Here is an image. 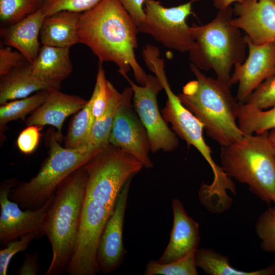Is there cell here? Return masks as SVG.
I'll list each match as a JSON object with an SVG mask.
<instances>
[{"label": "cell", "instance_id": "1", "mask_svg": "<svg viewBox=\"0 0 275 275\" xmlns=\"http://www.w3.org/2000/svg\"><path fill=\"white\" fill-rule=\"evenodd\" d=\"M84 167L86 189L76 247L66 272L69 275L100 272L96 251L102 230L123 186L144 167L134 156L109 143Z\"/></svg>", "mask_w": 275, "mask_h": 275}, {"label": "cell", "instance_id": "2", "mask_svg": "<svg viewBox=\"0 0 275 275\" xmlns=\"http://www.w3.org/2000/svg\"><path fill=\"white\" fill-rule=\"evenodd\" d=\"M137 25L119 0H100L80 13L79 42L87 46L99 63H114L124 78L132 70L140 85L146 84L147 74L137 61Z\"/></svg>", "mask_w": 275, "mask_h": 275}, {"label": "cell", "instance_id": "3", "mask_svg": "<svg viewBox=\"0 0 275 275\" xmlns=\"http://www.w3.org/2000/svg\"><path fill=\"white\" fill-rule=\"evenodd\" d=\"M84 165L60 183L45 214L41 232L50 244L52 257L44 275L67 272L74 254L86 189Z\"/></svg>", "mask_w": 275, "mask_h": 275}, {"label": "cell", "instance_id": "4", "mask_svg": "<svg viewBox=\"0 0 275 275\" xmlns=\"http://www.w3.org/2000/svg\"><path fill=\"white\" fill-rule=\"evenodd\" d=\"M190 69L196 79L187 82L178 97L182 104L204 125L206 134L221 147L244 136L237 120L239 103L231 86L206 76L195 65Z\"/></svg>", "mask_w": 275, "mask_h": 275}, {"label": "cell", "instance_id": "5", "mask_svg": "<svg viewBox=\"0 0 275 275\" xmlns=\"http://www.w3.org/2000/svg\"><path fill=\"white\" fill-rule=\"evenodd\" d=\"M233 14L230 6L218 10L207 24L191 26L195 44L188 52L198 69L213 70L217 79L230 86L232 68L245 61L247 48L245 36L232 23Z\"/></svg>", "mask_w": 275, "mask_h": 275}, {"label": "cell", "instance_id": "6", "mask_svg": "<svg viewBox=\"0 0 275 275\" xmlns=\"http://www.w3.org/2000/svg\"><path fill=\"white\" fill-rule=\"evenodd\" d=\"M220 159L229 177L247 184L263 202L275 203V148L268 131L244 135L241 140L221 147Z\"/></svg>", "mask_w": 275, "mask_h": 275}, {"label": "cell", "instance_id": "7", "mask_svg": "<svg viewBox=\"0 0 275 275\" xmlns=\"http://www.w3.org/2000/svg\"><path fill=\"white\" fill-rule=\"evenodd\" d=\"M48 138V156L37 174L27 182H18L9 195L10 199L23 209L34 210L43 206L67 177L102 149L89 145L75 149L63 147L53 131Z\"/></svg>", "mask_w": 275, "mask_h": 275}, {"label": "cell", "instance_id": "8", "mask_svg": "<svg viewBox=\"0 0 275 275\" xmlns=\"http://www.w3.org/2000/svg\"><path fill=\"white\" fill-rule=\"evenodd\" d=\"M193 0L170 8L155 0H145V18L139 32L152 36L165 47L180 52H189L195 44L191 26L186 19L191 14Z\"/></svg>", "mask_w": 275, "mask_h": 275}, {"label": "cell", "instance_id": "9", "mask_svg": "<svg viewBox=\"0 0 275 275\" xmlns=\"http://www.w3.org/2000/svg\"><path fill=\"white\" fill-rule=\"evenodd\" d=\"M125 78L132 89L133 106L147 132L150 150H174L178 146V139L168 127L157 103V95L163 90L161 81L155 75L149 74L145 85L141 86L134 84L128 76Z\"/></svg>", "mask_w": 275, "mask_h": 275}, {"label": "cell", "instance_id": "10", "mask_svg": "<svg viewBox=\"0 0 275 275\" xmlns=\"http://www.w3.org/2000/svg\"><path fill=\"white\" fill-rule=\"evenodd\" d=\"M131 87L124 89L108 139V143L138 159L144 167H153L149 155L150 146L147 132L133 104Z\"/></svg>", "mask_w": 275, "mask_h": 275}, {"label": "cell", "instance_id": "11", "mask_svg": "<svg viewBox=\"0 0 275 275\" xmlns=\"http://www.w3.org/2000/svg\"><path fill=\"white\" fill-rule=\"evenodd\" d=\"M155 76L161 81L167 100L161 113L167 123H170L175 134L184 140L188 147L194 146L210 165L216 175L222 170L213 160L212 152L203 137V124L181 102L172 90L164 69L159 70Z\"/></svg>", "mask_w": 275, "mask_h": 275}, {"label": "cell", "instance_id": "12", "mask_svg": "<svg viewBox=\"0 0 275 275\" xmlns=\"http://www.w3.org/2000/svg\"><path fill=\"white\" fill-rule=\"evenodd\" d=\"M18 183L16 178H12L4 180L0 186V244L2 247L31 232L36 233L39 238L43 237L42 225L53 198L38 209L22 210L17 203L9 198L11 190Z\"/></svg>", "mask_w": 275, "mask_h": 275}, {"label": "cell", "instance_id": "13", "mask_svg": "<svg viewBox=\"0 0 275 275\" xmlns=\"http://www.w3.org/2000/svg\"><path fill=\"white\" fill-rule=\"evenodd\" d=\"M244 36L248 57L234 67L230 79L231 85L238 83L235 98L239 104L244 103L259 85L275 73V43L256 45L248 36Z\"/></svg>", "mask_w": 275, "mask_h": 275}, {"label": "cell", "instance_id": "14", "mask_svg": "<svg viewBox=\"0 0 275 275\" xmlns=\"http://www.w3.org/2000/svg\"><path fill=\"white\" fill-rule=\"evenodd\" d=\"M124 184L117 198L113 212L102 230L96 251L99 271L106 274L117 269L127 253L123 242V230L131 181Z\"/></svg>", "mask_w": 275, "mask_h": 275}, {"label": "cell", "instance_id": "15", "mask_svg": "<svg viewBox=\"0 0 275 275\" xmlns=\"http://www.w3.org/2000/svg\"><path fill=\"white\" fill-rule=\"evenodd\" d=\"M232 23L256 45L275 43V5L271 0H241L233 8Z\"/></svg>", "mask_w": 275, "mask_h": 275}, {"label": "cell", "instance_id": "16", "mask_svg": "<svg viewBox=\"0 0 275 275\" xmlns=\"http://www.w3.org/2000/svg\"><path fill=\"white\" fill-rule=\"evenodd\" d=\"M173 225L169 242L157 261L168 263L195 251L200 243L199 227L197 222L186 213L182 202L172 201Z\"/></svg>", "mask_w": 275, "mask_h": 275}, {"label": "cell", "instance_id": "17", "mask_svg": "<svg viewBox=\"0 0 275 275\" xmlns=\"http://www.w3.org/2000/svg\"><path fill=\"white\" fill-rule=\"evenodd\" d=\"M87 102L80 96L51 89L44 102L25 122L27 126H53L57 130L56 136L59 141L63 139L62 129L65 119L81 109Z\"/></svg>", "mask_w": 275, "mask_h": 275}, {"label": "cell", "instance_id": "18", "mask_svg": "<svg viewBox=\"0 0 275 275\" xmlns=\"http://www.w3.org/2000/svg\"><path fill=\"white\" fill-rule=\"evenodd\" d=\"M46 16L40 8L23 19L9 25L4 26L0 31L5 45L19 51L28 62L32 63L40 48L39 39L43 21Z\"/></svg>", "mask_w": 275, "mask_h": 275}, {"label": "cell", "instance_id": "19", "mask_svg": "<svg viewBox=\"0 0 275 275\" xmlns=\"http://www.w3.org/2000/svg\"><path fill=\"white\" fill-rule=\"evenodd\" d=\"M69 49L42 45L31 64L33 74L52 88L60 89L62 81L73 71Z\"/></svg>", "mask_w": 275, "mask_h": 275}, {"label": "cell", "instance_id": "20", "mask_svg": "<svg viewBox=\"0 0 275 275\" xmlns=\"http://www.w3.org/2000/svg\"><path fill=\"white\" fill-rule=\"evenodd\" d=\"M80 13L64 10L46 16L40 34L42 45L70 48L79 43L78 23Z\"/></svg>", "mask_w": 275, "mask_h": 275}, {"label": "cell", "instance_id": "21", "mask_svg": "<svg viewBox=\"0 0 275 275\" xmlns=\"http://www.w3.org/2000/svg\"><path fill=\"white\" fill-rule=\"evenodd\" d=\"M0 104L23 98L32 93L53 88L36 78L27 62L0 76Z\"/></svg>", "mask_w": 275, "mask_h": 275}, {"label": "cell", "instance_id": "22", "mask_svg": "<svg viewBox=\"0 0 275 275\" xmlns=\"http://www.w3.org/2000/svg\"><path fill=\"white\" fill-rule=\"evenodd\" d=\"M195 263L206 274L210 275H272L275 274V263L261 269L245 271L238 270L229 264L228 256L217 253L210 249H197Z\"/></svg>", "mask_w": 275, "mask_h": 275}, {"label": "cell", "instance_id": "23", "mask_svg": "<svg viewBox=\"0 0 275 275\" xmlns=\"http://www.w3.org/2000/svg\"><path fill=\"white\" fill-rule=\"evenodd\" d=\"M122 98L119 92L108 81L107 106L103 113L93 122L86 145L102 149L107 145L115 116Z\"/></svg>", "mask_w": 275, "mask_h": 275}, {"label": "cell", "instance_id": "24", "mask_svg": "<svg viewBox=\"0 0 275 275\" xmlns=\"http://www.w3.org/2000/svg\"><path fill=\"white\" fill-rule=\"evenodd\" d=\"M49 90H43L36 92L28 97L12 100L0 106V137L1 143L5 140L4 133L7 124L12 121H26V117L33 113L47 99Z\"/></svg>", "mask_w": 275, "mask_h": 275}, {"label": "cell", "instance_id": "25", "mask_svg": "<svg viewBox=\"0 0 275 275\" xmlns=\"http://www.w3.org/2000/svg\"><path fill=\"white\" fill-rule=\"evenodd\" d=\"M237 121L243 135L259 134L275 129V106L261 110L239 104Z\"/></svg>", "mask_w": 275, "mask_h": 275}, {"label": "cell", "instance_id": "26", "mask_svg": "<svg viewBox=\"0 0 275 275\" xmlns=\"http://www.w3.org/2000/svg\"><path fill=\"white\" fill-rule=\"evenodd\" d=\"M92 124L91 102L89 100L72 119L64 138V147L75 149L85 145Z\"/></svg>", "mask_w": 275, "mask_h": 275}, {"label": "cell", "instance_id": "27", "mask_svg": "<svg viewBox=\"0 0 275 275\" xmlns=\"http://www.w3.org/2000/svg\"><path fill=\"white\" fill-rule=\"evenodd\" d=\"M195 251L183 257L168 263H160L150 260L147 264L145 275H197L198 271L195 263Z\"/></svg>", "mask_w": 275, "mask_h": 275}, {"label": "cell", "instance_id": "28", "mask_svg": "<svg viewBox=\"0 0 275 275\" xmlns=\"http://www.w3.org/2000/svg\"><path fill=\"white\" fill-rule=\"evenodd\" d=\"M40 0H0V19L4 26L14 24L38 10Z\"/></svg>", "mask_w": 275, "mask_h": 275}, {"label": "cell", "instance_id": "29", "mask_svg": "<svg viewBox=\"0 0 275 275\" xmlns=\"http://www.w3.org/2000/svg\"><path fill=\"white\" fill-rule=\"evenodd\" d=\"M256 232L260 239L262 249L267 252H275V207H269L259 216Z\"/></svg>", "mask_w": 275, "mask_h": 275}, {"label": "cell", "instance_id": "30", "mask_svg": "<svg viewBox=\"0 0 275 275\" xmlns=\"http://www.w3.org/2000/svg\"><path fill=\"white\" fill-rule=\"evenodd\" d=\"M251 107L265 110L275 106V73L255 89L244 103Z\"/></svg>", "mask_w": 275, "mask_h": 275}, {"label": "cell", "instance_id": "31", "mask_svg": "<svg viewBox=\"0 0 275 275\" xmlns=\"http://www.w3.org/2000/svg\"><path fill=\"white\" fill-rule=\"evenodd\" d=\"M108 81L102 64L99 63L94 89L89 99L91 102L93 123L103 113L107 106Z\"/></svg>", "mask_w": 275, "mask_h": 275}, {"label": "cell", "instance_id": "32", "mask_svg": "<svg viewBox=\"0 0 275 275\" xmlns=\"http://www.w3.org/2000/svg\"><path fill=\"white\" fill-rule=\"evenodd\" d=\"M100 0H41L42 11L46 16L68 10L82 13L93 8Z\"/></svg>", "mask_w": 275, "mask_h": 275}, {"label": "cell", "instance_id": "33", "mask_svg": "<svg viewBox=\"0 0 275 275\" xmlns=\"http://www.w3.org/2000/svg\"><path fill=\"white\" fill-rule=\"evenodd\" d=\"M39 238L36 233L31 232L8 242L0 251V275L7 274L8 266L15 255L25 251L33 239Z\"/></svg>", "mask_w": 275, "mask_h": 275}, {"label": "cell", "instance_id": "34", "mask_svg": "<svg viewBox=\"0 0 275 275\" xmlns=\"http://www.w3.org/2000/svg\"><path fill=\"white\" fill-rule=\"evenodd\" d=\"M41 127L37 125L28 126L19 133L16 144L22 153L30 154L35 150L39 143Z\"/></svg>", "mask_w": 275, "mask_h": 275}, {"label": "cell", "instance_id": "35", "mask_svg": "<svg viewBox=\"0 0 275 275\" xmlns=\"http://www.w3.org/2000/svg\"><path fill=\"white\" fill-rule=\"evenodd\" d=\"M27 61L17 50L12 47L2 46L0 48V76L5 75L13 69L23 64Z\"/></svg>", "mask_w": 275, "mask_h": 275}, {"label": "cell", "instance_id": "36", "mask_svg": "<svg viewBox=\"0 0 275 275\" xmlns=\"http://www.w3.org/2000/svg\"><path fill=\"white\" fill-rule=\"evenodd\" d=\"M138 26L144 19L145 0H119Z\"/></svg>", "mask_w": 275, "mask_h": 275}, {"label": "cell", "instance_id": "37", "mask_svg": "<svg viewBox=\"0 0 275 275\" xmlns=\"http://www.w3.org/2000/svg\"><path fill=\"white\" fill-rule=\"evenodd\" d=\"M40 270L37 253L33 254L27 253L25 255L24 261L16 274L18 275H36Z\"/></svg>", "mask_w": 275, "mask_h": 275}, {"label": "cell", "instance_id": "38", "mask_svg": "<svg viewBox=\"0 0 275 275\" xmlns=\"http://www.w3.org/2000/svg\"><path fill=\"white\" fill-rule=\"evenodd\" d=\"M241 0H213L214 7L218 9H225L231 6L234 2H237Z\"/></svg>", "mask_w": 275, "mask_h": 275}, {"label": "cell", "instance_id": "39", "mask_svg": "<svg viewBox=\"0 0 275 275\" xmlns=\"http://www.w3.org/2000/svg\"><path fill=\"white\" fill-rule=\"evenodd\" d=\"M268 138L272 146L275 148V129L268 132Z\"/></svg>", "mask_w": 275, "mask_h": 275}, {"label": "cell", "instance_id": "40", "mask_svg": "<svg viewBox=\"0 0 275 275\" xmlns=\"http://www.w3.org/2000/svg\"><path fill=\"white\" fill-rule=\"evenodd\" d=\"M271 1L275 5V0H271Z\"/></svg>", "mask_w": 275, "mask_h": 275}, {"label": "cell", "instance_id": "41", "mask_svg": "<svg viewBox=\"0 0 275 275\" xmlns=\"http://www.w3.org/2000/svg\"><path fill=\"white\" fill-rule=\"evenodd\" d=\"M193 1H194V2H196V1H198V0H193Z\"/></svg>", "mask_w": 275, "mask_h": 275}, {"label": "cell", "instance_id": "42", "mask_svg": "<svg viewBox=\"0 0 275 275\" xmlns=\"http://www.w3.org/2000/svg\"><path fill=\"white\" fill-rule=\"evenodd\" d=\"M40 2H41V0H40Z\"/></svg>", "mask_w": 275, "mask_h": 275}]
</instances>
